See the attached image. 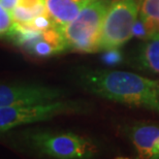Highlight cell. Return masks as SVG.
<instances>
[{
    "label": "cell",
    "mask_w": 159,
    "mask_h": 159,
    "mask_svg": "<svg viewBox=\"0 0 159 159\" xmlns=\"http://www.w3.org/2000/svg\"><path fill=\"white\" fill-rule=\"evenodd\" d=\"M141 58L145 67L159 74V33L154 34L147 40Z\"/></svg>",
    "instance_id": "10"
},
{
    "label": "cell",
    "mask_w": 159,
    "mask_h": 159,
    "mask_svg": "<svg viewBox=\"0 0 159 159\" xmlns=\"http://www.w3.org/2000/svg\"><path fill=\"white\" fill-rule=\"evenodd\" d=\"M19 1H20V0H0V3H1L2 6L6 11H8L11 12L12 9L19 4Z\"/></svg>",
    "instance_id": "16"
},
{
    "label": "cell",
    "mask_w": 159,
    "mask_h": 159,
    "mask_svg": "<svg viewBox=\"0 0 159 159\" xmlns=\"http://www.w3.org/2000/svg\"><path fill=\"white\" fill-rule=\"evenodd\" d=\"M60 91L37 85L0 84V107L22 103H39L58 100Z\"/></svg>",
    "instance_id": "6"
},
{
    "label": "cell",
    "mask_w": 159,
    "mask_h": 159,
    "mask_svg": "<svg viewBox=\"0 0 159 159\" xmlns=\"http://www.w3.org/2000/svg\"><path fill=\"white\" fill-rule=\"evenodd\" d=\"M132 36H134L139 39H144V40H148L151 37V34L149 32L145 22L139 18V16L138 17V19H136L135 23L132 27Z\"/></svg>",
    "instance_id": "14"
},
{
    "label": "cell",
    "mask_w": 159,
    "mask_h": 159,
    "mask_svg": "<svg viewBox=\"0 0 159 159\" xmlns=\"http://www.w3.org/2000/svg\"><path fill=\"white\" fill-rule=\"evenodd\" d=\"M104 51H106V53L101 57L104 64L117 65L122 61V55H121L120 51L118 49H109Z\"/></svg>",
    "instance_id": "15"
},
{
    "label": "cell",
    "mask_w": 159,
    "mask_h": 159,
    "mask_svg": "<svg viewBox=\"0 0 159 159\" xmlns=\"http://www.w3.org/2000/svg\"><path fill=\"white\" fill-rule=\"evenodd\" d=\"M90 0H44L48 14L57 28L70 23Z\"/></svg>",
    "instance_id": "8"
},
{
    "label": "cell",
    "mask_w": 159,
    "mask_h": 159,
    "mask_svg": "<svg viewBox=\"0 0 159 159\" xmlns=\"http://www.w3.org/2000/svg\"><path fill=\"white\" fill-rule=\"evenodd\" d=\"M130 139L141 158H159V126L136 125L130 131Z\"/></svg>",
    "instance_id": "7"
},
{
    "label": "cell",
    "mask_w": 159,
    "mask_h": 159,
    "mask_svg": "<svg viewBox=\"0 0 159 159\" xmlns=\"http://www.w3.org/2000/svg\"><path fill=\"white\" fill-rule=\"evenodd\" d=\"M139 17V2L116 0L111 2L103 21L100 50L119 49L132 37V27Z\"/></svg>",
    "instance_id": "3"
},
{
    "label": "cell",
    "mask_w": 159,
    "mask_h": 159,
    "mask_svg": "<svg viewBox=\"0 0 159 159\" xmlns=\"http://www.w3.org/2000/svg\"><path fill=\"white\" fill-rule=\"evenodd\" d=\"M139 16L145 22L151 36L159 33V0H139Z\"/></svg>",
    "instance_id": "9"
},
{
    "label": "cell",
    "mask_w": 159,
    "mask_h": 159,
    "mask_svg": "<svg viewBox=\"0 0 159 159\" xmlns=\"http://www.w3.org/2000/svg\"><path fill=\"white\" fill-rule=\"evenodd\" d=\"M11 15L12 20L17 24H28L34 18L37 17L35 11L32 8L26 7V6L23 5H17L11 11Z\"/></svg>",
    "instance_id": "11"
},
{
    "label": "cell",
    "mask_w": 159,
    "mask_h": 159,
    "mask_svg": "<svg viewBox=\"0 0 159 159\" xmlns=\"http://www.w3.org/2000/svg\"><path fill=\"white\" fill-rule=\"evenodd\" d=\"M109 0H90L75 20L60 28L66 48L79 53H95L100 50L103 21Z\"/></svg>",
    "instance_id": "2"
},
{
    "label": "cell",
    "mask_w": 159,
    "mask_h": 159,
    "mask_svg": "<svg viewBox=\"0 0 159 159\" xmlns=\"http://www.w3.org/2000/svg\"><path fill=\"white\" fill-rule=\"evenodd\" d=\"M15 22L8 11L0 3V35H8L12 30Z\"/></svg>",
    "instance_id": "13"
},
{
    "label": "cell",
    "mask_w": 159,
    "mask_h": 159,
    "mask_svg": "<svg viewBox=\"0 0 159 159\" xmlns=\"http://www.w3.org/2000/svg\"><path fill=\"white\" fill-rule=\"evenodd\" d=\"M32 143L41 153L56 158H85L94 152L91 143L71 132L39 133L32 136Z\"/></svg>",
    "instance_id": "5"
},
{
    "label": "cell",
    "mask_w": 159,
    "mask_h": 159,
    "mask_svg": "<svg viewBox=\"0 0 159 159\" xmlns=\"http://www.w3.org/2000/svg\"><path fill=\"white\" fill-rule=\"evenodd\" d=\"M23 25H26V26L32 28L34 30H39V31H46L48 29H51V28L56 27L55 23L53 22V20L51 19L49 15L37 16V17H35L30 22V23L23 24Z\"/></svg>",
    "instance_id": "12"
},
{
    "label": "cell",
    "mask_w": 159,
    "mask_h": 159,
    "mask_svg": "<svg viewBox=\"0 0 159 159\" xmlns=\"http://www.w3.org/2000/svg\"><path fill=\"white\" fill-rule=\"evenodd\" d=\"M75 109V103L61 100L2 107H0V132L7 131L25 124L51 119Z\"/></svg>",
    "instance_id": "4"
},
{
    "label": "cell",
    "mask_w": 159,
    "mask_h": 159,
    "mask_svg": "<svg viewBox=\"0 0 159 159\" xmlns=\"http://www.w3.org/2000/svg\"><path fill=\"white\" fill-rule=\"evenodd\" d=\"M82 82L102 98L159 113V84L148 78L128 71H90Z\"/></svg>",
    "instance_id": "1"
}]
</instances>
